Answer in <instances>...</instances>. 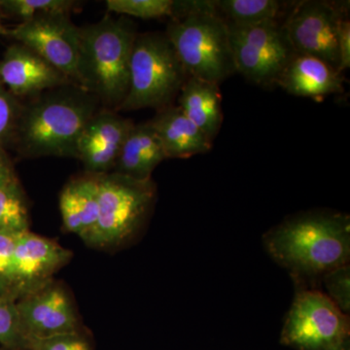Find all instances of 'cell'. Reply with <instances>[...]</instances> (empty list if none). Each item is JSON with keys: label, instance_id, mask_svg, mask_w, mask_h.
<instances>
[{"label": "cell", "instance_id": "obj_2", "mask_svg": "<svg viewBox=\"0 0 350 350\" xmlns=\"http://www.w3.org/2000/svg\"><path fill=\"white\" fill-rule=\"evenodd\" d=\"M93 94L71 83L23 103L13 147L25 158L77 156L83 131L100 111Z\"/></svg>", "mask_w": 350, "mask_h": 350}, {"label": "cell", "instance_id": "obj_18", "mask_svg": "<svg viewBox=\"0 0 350 350\" xmlns=\"http://www.w3.org/2000/svg\"><path fill=\"white\" fill-rule=\"evenodd\" d=\"M163 160L167 158L162 144L150 122L135 124L120 150L113 172L146 180Z\"/></svg>", "mask_w": 350, "mask_h": 350}, {"label": "cell", "instance_id": "obj_3", "mask_svg": "<svg viewBox=\"0 0 350 350\" xmlns=\"http://www.w3.org/2000/svg\"><path fill=\"white\" fill-rule=\"evenodd\" d=\"M137 36L133 23L108 16L80 27L76 84L96 96L105 109L118 111L128 94Z\"/></svg>", "mask_w": 350, "mask_h": 350}, {"label": "cell", "instance_id": "obj_31", "mask_svg": "<svg viewBox=\"0 0 350 350\" xmlns=\"http://www.w3.org/2000/svg\"><path fill=\"white\" fill-rule=\"evenodd\" d=\"M338 350H350V342H347V345H345L344 347H340V349Z\"/></svg>", "mask_w": 350, "mask_h": 350}, {"label": "cell", "instance_id": "obj_12", "mask_svg": "<svg viewBox=\"0 0 350 350\" xmlns=\"http://www.w3.org/2000/svg\"><path fill=\"white\" fill-rule=\"evenodd\" d=\"M18 301L21 327L29 345L32 340L80 332L70 296L54 280Z\"/></svg>", "mask_w": 350, "mask_h": 350}, {"label": "cell", "instance_id": "obj_9", "mask_svg": "<svg viewBox=\"0 0 350 350\" xmlns=\"http://www.w3.org/2000/svg\"><path fill=\"white\" fill-rule=\"evenodd\" d=\"M3 36L36 52L76 84L80 27L71 22L68 14L38 16L4 29Z\"/></svg>", "mask_w": 350, "mask_h": 350}, {"label": "cell", "instance_id": "obj_21", "mask_svg": "<svg viewBox=\"0 0 350 350\" xmlns=\"http://www.w3.org/2000/svg\"><path fill=\"white\" fill-rule=\"evenodd\" d=\"M200 0H107L109 12L131 16L140 19H178L199 6Z\"/></svg>", "mask_w": 350, "mask_h": 350}, {"label": "cell", "instance_id": "obj_22", "mask_svg": "<svg viewBox=\"0 0 350 350\" xmlns=\"http://www.w3.org/2000/svg\"><path fill=\"white\" fill-rule=\"evenodd\" d=\"M29 231V213L19 181L0 186V232L19 234Z\"/></svg>", "mask_w": 350, "mask_h": 350}, {"label": "cell", "instance_id": "obj_17", "mask_svg": "<svg viewBox=\"0 0 350 350\" xmlns=\"http://www.w3.org/2000/svg\"><path fill=\"white\" fill-rule=\"evenodd\" d=\"M100 175L86 174L64 186L59 196V211L64 229L85 241L98 215Z\"/></svg>", "mask_w": 350, "mask_h": 350}, {"label": "cell", "instance_id": "obj_28", "mask_svg": "<svg viewBox=\"0 0 350 350\" xmlns=\"http://www.w3.org/2000/svg\"><path fill=\"white\" fill-rule=\"evenodd\" d=\"M19 234L0 232V294L8 296L9 280Z\"/></svg>", "mask_w": 350, "mask_h": 350}, {"label": "cell", "instance_id": "obj_26", "mask_svg": "<svg viewBox=\"0 0 350 350\" xmlns=\"http://www.w3.org/2000/svg\"><path fill=\"white\" fill-rule=\"evenodd\" d=\"M324 284L326 296L345 314L350 310V267H340L329 271L320 280Z\"/></svg>", "mask_w": 350, "mask_h": 350}, {"label": "cell", "instance_id": "obj_8", "mask_svg": "<svg viewBox=\"0 0 350 350\" xmlns=\"http://www.w3.org/2000/svg\"><path fill=\"white\" fill-rule=\"evenodd\" d=\"M236 72L259 86L269 87L278 78L296 53L275 22L250 25L228 24Z\"/></svg>", "mask_w": 350, "mask_h": 350}, {"label": "cell", "instance_id": "obj_13", "mask_svg": "<svg viewBox=\"0 0 350 350\" xmlns=\"http://www.w3.org/2000/svg\"><path fill=\"white\" fill-rule=\"evenodd\" d=\"M135 125L112 110L100 109L88 122L77 145L76 159L86 174L103 175L114 169L129 131Z\"/></svg>", "mask_w": 350, "mask_h": 350}, {"label": "cell", "instance_id": "obj_29", "mask_svg": "<svg viewBox=\"0 0 350 350\" xmlns=\"http://www.w3.org/2000/svg\"><path fill=\"white\" fill-rule=\"evenodd\" d=\"M337 45L338 71L342 73L350 68V21L347 11L338 19Z\"/></svg>", "mask_w": 350, "mask_h": 350}, {"label": "cell", "instance_id": "obj_7", "mask_svg": "<svg viewBox=\"0 0 350 350\" xmlns=\"http://www.w3.org/2000/svg\"><path fill=\"white\" fill-rule=\"evenodd\" d=\"M349 315L319 289H300L283 325L280 342L295 350H338L350 342Z\"/></svg>", "mask_w": 350, "mask_h": 350}, {"label": "cell", "instance_id": "obj_1", "mask_svg": "<svg viewBox=\"0 0 350 350\" xmlns=\"http://www.w3.org/2000/svg\"><path fill=\"white\" fill-rule=\"evenodd\" d=\"M264 243L269 254L289 271L300 289H317L324 275L349 265V216H297L267 232Z\"/></svg>", "mask_w": 350, "mask_h": 350}, {"label": "cell", "instance_id": "obj_11", "mask_svg": "<svg viewBox=\"0 0 350 350\" xmlns=\"http://www.w3.org/2000/svg\"><path fill=\"white\" fill-rule=\"evenodd\" d=\"M72 257L61 244L27 231L20 234L9 280L8 295L14 301L38 291Z\"/></svg>", "mask_w": 350, "mask_h": 350}, {"label": "cell", "instance_id": "obj_32", "mask_svg": "<svg viewBox=\"0 0 350 350\" xmlns=\"http://www.w3.org/2000/svg\"><path fill=\"white\" fill-rule=\"evenodd\" d=\"M4 27L1 25V21H0V34H3Z\"/></svg>", "mask_w": 350, "mask_h": 350}, {"label": "cell", "instance_id": "obj_10", "mask_svg": "<svg viewBox=\"0 0 350 350\" xmlns=\"http://www.w3.org/2000/svg\"><path fill=\"white\" fill-rule=\"evenodd\" d=\"M347 5L326 1H301L283 24L296 54L317 57L338 71L337 27Z\"/></svg>", "mask_w": 350, "mask_h": 350}, {"label": "cell", "instance_id": "obj_14", "mask_svg": "<svg viewBox=\"0 0 350 350\" xmlns=\"http://www.w3.org/2000/svg\"><path fill=\"white\" fill-rule=\"evenodd\" d=\"M0 82L19 100L75 83L36 52L17 42L9 46L0 59Z\"/></svg>", "mask_w": 350, "mask_h": 350}, {"label": "cell", "instance_id": "obj_30", "mask_svg": "<svg viewBox=\"0 0 350 350\" xmlns=\"http://www.w3.org/2000/svg\"><path fill=\"white\" fill-rule=\"evenodd\" d=\"M18 180L12 161L6 150L0 149V186Z\"/></svg>", "mask_w": 350, "mask_h": 350}, {"label": "cell", "instance_id": "obj_6", "mask_svg": "<svg viewBox=\"0 0 350 350\" xmlns=\"http://www.w3.org/2000/svg\"><path fill=\"white\" fill-rule=\"evenodd\" d=\"M156 194L152 178L139 180L116 172L100 175L98 220L85 243L100 248L126 243L146 222Z\"/></svg>", "mask_w": 350, "mask_h": 350}, {"label": "cell", "instance_id": "obj_5", "mask_svg": "<svg viewBox=\"0 0 350 350\" xmlns=\"http://www.w3.org/2000/svg\"><path fill=\"white\" fill-rule=\"evenodd\" d=\"M188 76L167 36L155 32L137 34L130 66V85L118 111L172 105Z\"/></svg>", "mask_w": 350, "mask_h": 350}, {"label": "cell", "instance_id": "obj_23", "mask_svg": "<svg viewBox=\"0 0 350 350\" xmlns=\"http://www.w3.org/2000/svg\"><path fill=\"white\" fill-rule=\"evenodd\" d=\"M80 6L75 0H0V13L21 23L45 14H70Z\"/></svg>", "mask_w": 350, "mask_h": 350}, {"label": "cell", "instance_id": "obj_24", "mask_svg": "<svg viewBox=\"0 0 350 350\" xmlns=\"http://www.w3.org/2000/svg\"><path fill=\"white\" fill-rule=\"evenodd\" d=\"M0 344L10 350H29L21 327L16 301L0 294Z\"/></svg>", "mask_w": 350, "mask_h": 350}, {"label": "cell", "instance_id": "obj_27", "mask_svg": "<svg viewBox=\"0 0 350 350\" xmlns=\"http://www.w3.org/2000/svg\"><path fill=\"white\" fill-rule=\"evenodd\" d=\"M29 350H94L81 332L32 340Z\"/></svg>", "mask_w": 350, "mask_h": 350}, {"label": "cell", "instance_id": "obj_16", "mask_svg": "<svg viewBox=\"0 0 350 350\" xmlns=\"http://www.w3.org/2000/svg\"><path fill=\"white\" fill-rule=\"evenodd\" d=\"M276 84L290 94L306 98L344 91V78L340 71L321 59L306 55L295 54Z\"/></svg>", "mask_w": 350, "mask_h": 350}, {"label": "cell", "instance_id": "obj_15", "mask_svg": "<svg viewBox=\"0 0 350 350\" xmlns=\"http://www.w3.org/2000/svg\"><path fill=\"white\" fill-rule=\"evenodd\" d=\"M167 159H188L206 154L213 142L186 116L180 107L169 105L157 110L150 120Z\"/></svg>", "mask_w": 350, "mask_h": 350}, {"label": "cell", "instance_id": "obj_25", "mask_svg": "<svg viewBox=\"0 0 350 350\" xmlns=\"http://www.w3.org/2000/svg\"><path fill=\"white\" fill-rule=\"evenodd\" d=\"M23 103L0 82V149L13 147Z\"/></svg>", "mask_w": 350, "mask_h": 350}, {"label": "cell", "instance_id": "obj_4", "mask_svg": "<svg viewBox=\"0 0 350 350\" xmlns=\"http://www.w3.org/2000/svg\"><path fill=\"white\" fill-rule=\"evenodd\" d=\"M165 36L188 77L219 84L236 72L229 27L213 1L200 0L187 15L170 21Z\"/></svg>", "mask_w": 350, "mask_h": 350}, {"label": "cell", "instance_id": "obj_20", "mask_svg": "<svg viewBox=\"0 0 350 350\" xmlns=\"http://www.w3.org/2000/svg\"><path fill=\"white\" fill-rule=\"evenodd\" d=\"M213 5L227 24L238 25L275 22L282 11L275 0H217Z\"/></svg>", "mask_w": 350, "mask_h": 350}, {"label": "cell", "instance_id": "obj_19", "mask_svg": "<svg viewBox=\"0 0 350 350\" xmlns=\"http://www.w3.org/2000/svg\"><path fill=\"white\" fill-rule=\"evenodd\" d=\"M178 103L186 116L213 142L223 123L219 84L188 77L178 94Z\"/></svg>", "mask_w": 350, "mask_h": 350}]
</instances>
